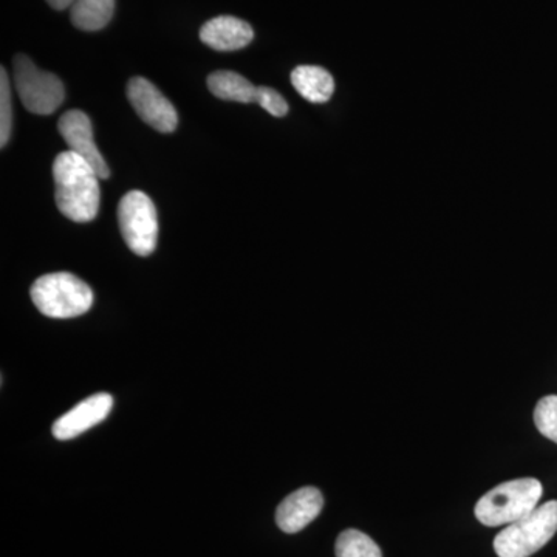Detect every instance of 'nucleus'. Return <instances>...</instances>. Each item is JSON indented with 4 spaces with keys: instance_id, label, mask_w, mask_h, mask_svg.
Wrapping results in <instances>:
<instances>
[{
    "instance_id": "1",
    "label": "nucleus",
    "mask_w": 557,
    "mask_h": 557,
    "mask_svg": "<svg viewBox=\"0 0 557 557\" xmlns=\"http://www.w3.org/2000/svg\"><path fill=\"white\" fill-rule=\"evenodd\" d=\"M54 201L65 218L76 223L91 222L100 209V177L90 163L65 150L54 159Z\"/></svg>"
},
{
    "instance_id": "2",
    "label": "nucleus",
    "mask_w": 557,
    "mask_h": 557,
    "mask_svg": "<svg viewBox=\"0 0 557 557\" xmlns=\"http://www.w3.org/2000/svg\"><path fill=\"white\" fill-rule=\"evenodd\" d=\"M544 494L537 479H516L487 491L475 505V518L485 527L511 525L525 518Z\"/></svg>"
},
{
    "instance_id": "3",
    "label": "nucleus",
    "mask_w": 557,
    "mask_h": 557,
    "mask_svg": "<svg viewBox=\"0 0 557 557\" xmlns=\"http://www.w3.org/2000/svg\"><path fill=\"white\" fill-rule=\"evenodd\" d=\"M33 302L44 317L70 319L87 313L94 306V292L86 282L70 273H51L32 285Z\"/></svg>"
},
{
    "instance_id": "4",
    "label": "nucleus",
    "mask_w": 557,
    "mask_h": 557,
    "mask_svg": "<svg viewBox=\"0 0 557 557\" xmlns=\"http://www.w3.org/2000/svg\"><path fill=\"white\" fill-rule=\"evenodd\" d=\"M556 531L557 500H549L500 531L494 539V552L498 557H530L544 548Z\"/></svg>"
},
{
    "instance_id": "5",
    "label": "nucleus",
    "mask_w": 557,
    "mask_h": 557,
    "mask_svg": "<svg viewBox=\"0 0 557 557\" xmlns=\"http://www.w3.org/2000/svg\"><path fill=\"white\" fill-rule=\"evenodd\" d=\"M13 78L22 104L36 115H51L65 100L62 81L36 67L25 54L14 58Z\"/></svg>"
},
{
    "instance_id": "6",
    "label": "nucleus",
    "mask_w": 557,
    "mask_h": 557,
    "mask_svg": "<svg viewBox=\"0 0 557 557\" xmlns=\"http://www.w3.org/2000/svg\"><path fill=\"white\" fill-rule=\"evenodd\" d=\"M119 223L123 239L137 256L153 252L159 237L156 205L141 190H131L119 205Z\"/></svg>"
},
{
    "instance_id": "7",
    "label": "nucleus",
    "mask_w": 557,
    "mask_h": 557,
    "mask_svg": "<svg viewBox=\"0 0 557 557\" xmlns=\"http://www.w3.org/2000/svg\"><path fill=\"white\" fill-rule=\"evenodd\" d=\"M127 98L139 119L161 134L177 129L178 115L172 102L148 79H131L127 84Z\"/></svg>"
},
{
    "instance_id": "8",
    "label": "nucleus",
    "mask_w": 557,
    "mask_h": 557,
    "mask_svg": "<svg viewBox=\"0 0 557 557\" xmlns=\"http://www.w3.org/2000/svg\"><path fill=\"white\" fill-rule=\"evenodd\" d=\"M58 129L67 143L70 152L90 163L101 180L110 177L108 163L95 145L91 121L83 110L73 109L65 112L58 123Z\"/></svg>"
},
{
    "instance_id": "9",
    "label": "nucleus",
    "mask_w": 557,
    "mask_h": 557,
    "mask_svg": "<svg viewBox=\"0 0 557 557\" xmlns=\"http://www.w3.org/2000/svg\"><path fill=\"white\" fill-rule=\"evenodd\" d=\"M112 408V395H91V397L84 399L75 408L70 409L67 413L54 421L53 429H51L54 438L64 442V440L79 437L84 432L104 421Z\"/></svg>"
},
{
    "instance_id": "10",
    "label": "nucleus",
    "mask_w": 557,
    "mask_h": 557,
    "mask_svg": "<svg viewBox=\"0 0 557 557\" xmlns=\"http://www.w3.org/2000/svg\"><path fill=\"white\" fill-rule=\"evenodd\" d=\"M324 497L318 487L306 486L284 498L276 511V523L284 533H299L321 515Z\"/></svg>"
},
{
    "instance_id": "11",
    "label": "nucleus",
    "mask_w": 557,
    "mask_h": 557,
    "mask_svg": "<svg viewBox=\"0 0 557 557\" xmlns=\"http://www.w3.org/2000/svg\"><path fill=\"white\" fill-rule=\"evenodd\" d=\"M252 38H255V32L251 25L233 16L214 17L200 30L201 42L218 51L245 49Z\"/></svg>"
},
{
    "instance_id": "12",
    "label": "nucleus",
    "mask_w": 557,
    "mask_h": 557,
    "mask_svg": "<svg viewBox=\"0 0 557 557\" xmlns=\"http://www.w3.org/2000/svg\"><path fill=\"white\" fill-rule=\"evenodd\" d=\"M292 84L300 97L310 102H327L335 91V81L327 70L317 65H299L293 70Z\"/></svg>"
},
{
    "instance_id": "13",
    "label": "nucleus",
    "mask_w": 557,
    "mask_h": 557,
    "mask_svg": "<svg viewBox=\"0 0 557 557\" xmlns=\"http://www.w3.org/2000/svg\"><path fill=\"white\" fill-rule=\"evenodd\" d=\"M208 87L214 97L223 101L258 102L259 87L252 86L251 83L236 72H214L208 76Z\"/></svg>"
},
{
    "instance_id": "14",
    "label": "nucleus",
    "mask_w": 557,
    "mask_h": 557,
    "mask_svg": "<svg viewBox=\"0 0 557 557\" xmlns=\"http://www.w3.org/2000/svg\"><path fill=\"white\" fill-rule=\"evenodd\" d=\"M115 0H75L70 7V17L79 30L98 32L112 21Z\"/></svg>"
},
{
    "instance_id": "15",
    "label": "nucleus",
    "mask_w": 557,
    "mask_h": 557,
    "mask_svg": "<svg viewBox=\"0 0 557 557\" xmlns=\"http://www.w3.org/2000/svg\"><path fill=\"white\" fill-rule=\"evenodd\" d=\"M336 557H383L376 542L358 530H346L336 539Z\"/></svg>"
},
{
    "instance_id": "16",
    "label": "nucleus",
    "mask_w": 557,
    "mask_h": 557,
    "mask_svg": "<svg viewBox=\"0 0 557 557\" xmlns=\"http://www.w3.org/2000/svg\"><path fill=\"white\" fill-rule=\"evenodd\" d=\"M534 424L544 437L557 445V395L539 399L534 409Z\"/></svg>"
},
{
    "instance_id": "17",
    "label": "nucleus",
    "mask_w": 557,
    "mask_h": 557,
    "mask_svg": "<svg viewBox=\"0 0 557 557\" xmlns=\"http://www.w3.org/2000/svg\"><path fill=\"white\" fill-rule=\"evenodd\" d=\"M13 127V108H11V86L5 69H0V146L5 148Z\"/></svg>"
},
{
    "instance_id": "18",
    "label": "nucleus",
    "mask_w": 557,
    "mask_h": 557,
    "mask_svg": "<svg viewBox=\"0 0 557 557\" xmlns=\"http://www.w3.org/2000/svg\"><path fill=\"white\" fill-rule=\"evenodd\" d=\"M258 104L273 116H285L288 113V104L278 91L271 87H259Z\"/></svg>"
},
{
    "instance_id": "19",
    "label": "nucleus",
    "mask_w": 557,
    "mask_h": 557,
    "mask_svg": "<svg viewBox=\"0 0 557 557\" xmlns=\"http://www.w3.org/2000/svg\"><path fill=\"white\" fill-rule=\"evenodd\" d=\"M73 2H75V0H47V3H49L51 9L58 11L70 9V7L73 5Z\"/></svg>"
}]
</instances>
